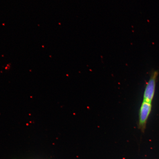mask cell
<instances>
[{"label":"cell","instance_id":"2","mask_svg":"<svg viewBox=\"0 0 159 159\" xmlns=\"http://www.w3.org/2000/svg\"><path fill=\"white\" fill-rule=\"evenodd\" d=\"M152 103L143 101L139 112V128L144 132L152 110Z\"/></svg>","mask_w":159,"mask_h":159},{"label":"cell","instance_id":"1","mask_svg":"<svg viewBox=\"0 0 159 159\" xmlns=\"http://www.w3.org/2000/svg\"><path fill=\"white\" fill-rule=\"evenodd\" d=\"M159 73L157 70L152 71L144 89L143 101L152 103L154 98L157 79Z\"/></svg>","mask_w":159,"mask_h":159}]
</instances>
